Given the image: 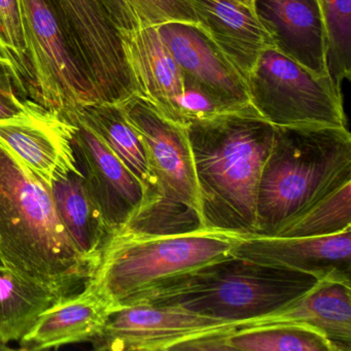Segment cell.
<instances>
[{"mask_svg": "<svg viewBox=\"0 0 351 351\" xmlns=\"http://www.w3.org/2000/svg\"><path fill=\"white\" fill-rule=\"evenodd\" d=\"M250 104L274 126L347 127L341 88L276 48L265 51L246 79Z\"/></svg>", "mask_w": 351, "mask_h": 351, "instance_id": "obj_7", "label": "cell"}, {"mask_svg": "<svg viewBox=\"0 0 351 351\" xmlns=\"http://www.w3.org/2000/svg\"><path fill=\"white\" fill-rule=\"evenodd\" d=\"M69 121L77 125L73 147L83 165L88 188L110 235H116L143 206L145 186L87 125L75 119Z\"/></svg>", "mask_w": 351, "mask_h": 351, "instance_id": "obj_13", "label": "cell"}, {"mask_svg": "<svg viewBox=\"0 0 351 351\" xmlns=\"http://www.w3.org/2000/svg\"><path fill=\"white\" fill-rule=\"evenodd\" d=\"M236 328V324L178 308L141 303L112 312L90 342L96 350L169 351L200 335Z\"/></svg>", "mask_w": 351, "mask_h": 351, "instance_id": "obj_9", "label": "cell"}, {"mask_svg": "<svg viewBox=\"0 0 351 351\" xmlns=\"http://www.w3.org/2000/svg\"><path fill=\"white\" fill-rule=\"evenodd\" d=\"M64 118L75 119L87 125L141 180L145 189V202L141 208L155 202L157 184L147 149L141 135L128 122L119 104L95 102L69 112Z\"/></svg>", "mask_w": 351, "mask_h": 351, "instance_id": "obj_19", "label": "cell"}, {"mask_svg": "<svg viewBox=\"0 0 351 351\" xmlns=\"http://www.w3.org/2000/svg\"><path fill=\"white\" fill-rule=\"evenodd\" d=\"M118 32L135 94L172 122L182 125L180 102L184 77L158 26Z\"/></svg>", "mask_w": 351, "mask_h": 351, "instance_id": "obj_14", "label": "cell"}, {"mask_svg": "<svg viewBox=\"0 0 351 351\" xmlns=\"http://www.w3.org/2000/svg\"><path fill=\"white\" fill-rule=\"evenodd\" d=\"M10 347L8 345L3 344V342H0V351L10 350Z\"/></svg>", "mask_w": 351, "mask_h": 351, "instance_id": "obj_29", "label": "cell"}, {"mask_svg": "<svg viewBox=\"0 0 351 351\" xmlns=\"http://www.w3.org/2000/svg\"><path fill=\"white\" fill-rule=\"evenodd\" d=\"M349 182L351 136L347 127L275 126L258 182L254 235H277Z\"/></svg>", "mask_w": 351, "mask_h": 351, "instance_id": "obj_3", "label": "cell"}, {"mask_svg": "<svg viewBox=\"0 0 351 351\" xmlns=\"http://www.w3.org/2000/svg\"><path fill=\"white\" fill-rule=\"evenodd\" d=\"M3 262H1V260H0V266H3Z\"/></svg>", "mask_w": 351, "mask_h": 351, "instance_id": "obj_30", "label": "cell"}, {"mask_svg": "<svg viewBox=\"0 0 351 351\" xmlns=\"http://www.w3.org/2000/svg\"><path fill=\"white\" fill-rule=\"evenodd\" d=\"M116 311L89 285L81 293L59 300L38 317L19 341L21 350H46L90 342Z\"/></svg>", "mask_w": 351, "mask_h": 351, "instance_id": "obj_18", "label": "cell"}, {"mask_svg": "<svg viewBox=\"0 0 351 351\" xmlns=\"http://www.w3.org/2000/svg\"><path fill=\"white\" fill-rule=\"evenodd\" d=\"M99 3L118 32L168 22L198 23L190 0H99Z\"/></svg>", "mask_w": 351, "mask_h": 351, "instance_id": "obj_23", "label": "cell"}, {"mask_svg": "<svg viewBox=\"0 0 351 351\" xmlns=\"http://www.w3.org/2000/svg\"><path fill=\"white\" fill-rule=\"evenodd\" d=\"M275 48L319 75H330L319 0H254Z\"/></svg>", "mask_w": 351, "mask_h": 351, "instance_id": "obj_15", "label": "cell"}, {"mask_svg": "<svg viewBox=\"0 0 351 351\" xmlns=\"http://www.w3.org/2000/svg\"><path fill=\"white\" fill-rule=\"evenodd\" d=\"M118 104L145 143L157 184L155 202L139 209L119 233L166 236L206 231L186 127L172 122L136 94Z\"/></svg>", "mask_w": 351, "mask_h": 351, "instance_id": "obj_5", "label": "cell"}, {"mask_svg": "<svg viewBox=\"0 0 351 351\" xmlns=\"http://www.w3.org/2000/svg\"><path fill=\"white\" fill-rule=\"evenodd\" d=\"M0 260L60 300L81 293L98 268L67 233L50 186L1 143Z\"/></svg>", "mask_w": 351, "mask_h": 351, "instance_id": "obj_2", "label": "cell"}, {"mask_svg": "<svg viewBox=\"0 0 351 351\" xmlns=\"http://www.w3.org/2000/svg\"><path fill=\"white\" fill-rule=\"evenodd\" d=\"M50 189L57 213L71 240L82 254L99 265L112 235L83 171L71 172L55 180Z\"/></svg>", "mask_w": 351, "mask_h": 351, "instance_id": "obj_20", "label": "cell"}, {"mask_svg": "<svg viewBox=\"0 0 351 351\" xmlns=\"http://www.w3.org/2000/svg\"><path fill=\"white\" fill-rule=\"evenodd\" d=\"M230 254L307 273L319 280L351 283V229L316 237L232 236Z\"/></svg>", "mask_w": 351, "mask_h": 351, "instance_id": "obj_10", "label": "cell"}, {"mask_svg": "<svg viewBox=\"0 0 351 351\" xmlns=\"http://www.w3.org/2000/svg\"><path fill=\"white\" fill-rule=\"evenodd\" d=\"M0 52L9 57L32 89V73L20 0H0Z\"/></svg>", "mask_w": 351, "mask_h": 351, "instance_id": "obj_26", "label": "cell"}, {"mask_svg": "<svg viewBox=\"0 0 351 351\" xmlns=\"http://www.w3.org/2000/svg\"><path fill=\"white\" fill-rule=\"evenodd\" d=\"M274 130L252 104L186 126L204 230L256 234L258 182Z\"/></svg>", "mask_w": 351, "mask_h": 351, "instance_id": "obj_1", "label": "cell"}, {"mask_svg": "<svg viewBox=\"0 0 351 351\" xmlns=\"http://www.w3.org/2000/svg\"><path fill=\"white\" fill-rule=\"evenodd\" d=\"M59 300L46 285L0 266V342L21 340Z\"/></svg>", "mask_w": 351, "mask_h": 351, "instance_id": "obj_21", "label": "cell"}, {"mask_svg": "<svg viewBox=\"0 0 351 351\" xmlns=\"http://www.w3.org/2000/svg\"><path fill=\"white\" fill-rule=\"evenodd\" d=\"M237 1L244 3V5H247V7L254 9V0H237Z\"/></svg>", "mask_w": 351, "mask_h": 351, "instance_id": "obj_28", "label": "cell"}, {"mask_svg": "<svg viewBox=\"0 0 351 351\" xmlns=\"http://www.w3.org/2000/svg\"><path fill=\"white\" fill-rule=\"evenodd\" d=\"M313 275L228 254L172 277L138 304L246 324L279 311L315 287Z\"/></svg>", "mask_w": 351, "mask_h": 351, "instance_id": "obj_4", "label": "cell"}, {"mask_svg": "<svg viewBox=\"0 0 351 351\" xmlns=\"http://www.w3.org/2000/svg\"><path fill=\"white\" fill-rule=\"evenodd\" d=\"M328 73L338 87L351 77V0H319Z\"/></svg>", "mask_w": 351, "mask_h": 351, "instance_id": "obj_25", "label": "cell"}, {"mask_svg": "<svg viewBox=\"0 0 351 351\" xmlns=\"http://www.w3.org/2000/svg\"><path fill=\"white\" fill-rule=\"evenodd\" d=\"M77 125L38 102L24 116L0 121V143L48 186L80 171L73 147Z\"/></svg>", "mask_w": 351, "mask_h": 351, "instance_id": "obj_11", "label": "cell"}, {"mask_svg": "<svg viewBox=\"0 0 351 351\" xmlns=\"http://www.w3.org/2000/svg\"><path fill=\"white\" fill-rule=\"evenodd\" d=\"M34 104L21 73L13 61L0 52V121L20 118Z\"/></svg>", "mask_w": 351, "mask_h": 351, "instance_id": "obj_27", "label": "cell"}, {"mask_svg": "<svg viewBox=\"0 0 351 351\" xmlns=\"http://www.w3.org/2000/svg\"><path fill=\"white\" fill-rule=\"evenodd\" d=\"M232 236L201 231L182 235L112 236L87 285L114 310L143 301L176 275L230 254Z\"/></svg>", "mask_w": 351, "mask_h": 351, "instance_id": "obj_6", "label": "cell"}, {"mask_svg": "<svg viewBox=\"0 0 351 351\" xmlns=\"http://www.w3.org/2000/svg\"><path fill=\"white\" fill-rule=\"evenodd\" d=\"M158 28L184 83L197 86L235 110L252 104L245 77L198 23L168 22Z\"/></svg>", "mask_w": 351, "mask_h": 351, "instance_id": "obj_12", "label": "cell"}, {"mask_svg": "<svg viewBox=\"0 0 351 351\" xmlns=\"http://www.w3.org/2000/svg\"><path fill=\"white\" fill-rule=\"evenodd\" d=\"M32 73V98L65 117L98 101L91 83L69 48L49 0H20Z\"/></svg>", "mask_w": 351, "mask_h": 351, "instance_id": "obj_8", "label": "cell"}, {"mask_svg": "<svg viewBox=\"0 0 351 351\" xmlns=\"http://www.w3.org/2000/svg\"><path fill=\"white\" fill-rule=\"evenodd\" d=\"M199 26L245 80L261 55L275 48L272 36L252 8L237 0H190Z\"/></svg>", "mask_w": 351, "mask_h": 351, "instance_id": "obj_16", "label": "cell"}, {"mask_svg": "<svg viewBox=\"0 0 351 351\" xmlns=\"http://www.w3.org/2000/svg\"><path fill=\"white\" fill-rule=\"evenodd\" d=\"M347 229H351V182L318 201L275 236L316 237Z\"/></svg>", "mask_w": 351, "mask_h": 351, "instance_id": "obj_24", "label": "cell"}, {"mask_svg": "<svg viewBox=\"0 0 351 351\" xmlns=\"http://www.w3.org/2000/svg\"><path fill=\"white\" fill-rule=\"evenodd\" d=\"M303 324L317 330L332 351L351 350V283L320 280L305 295L243 328L270 324Z\"/></svg>", "mask_w": 351, "mask_h": 351, "instance_id": "obj_17", "label": "cell"}, {"mask_svg": "<svg viewBox=\"0 0 351 351\" xmlns=\"http://www.w3.org/2000/svg\"><path fill=\"white\" fill-rule=\"evenodd\" d=\"M228 350L332 351L324 336L303 324H279L234 330L227 337Z\"/></svg>", "mask_w": 351, "mask_h": 351, "instance_id": "obj_22", "label": "cell"}]
</instances>
